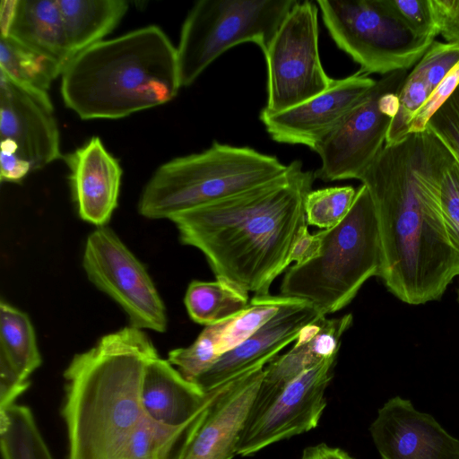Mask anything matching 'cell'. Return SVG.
<instances>
[{
	"label": "cell",
	"instance_id": "17",
	"mask_svg": "<svg viewBox=\"0 0 459 459\" xmlns=\"http://www.w3.org/2000/svg\"><path fill=\"white\" fill-rule=\"evenodd\" d=\"M322 316H325L311 304L290 298L269 322L221 355L195 383L208 393L255 367L267 365L283 348L296 341L305 326Z\"/></svg>",
	"mask_w": 459,
	"mask_h": 459
},
{
	"label": "cell",
	"instance_id": "30",
	"mask_svg": "<svg viewBox=\"0 0 459 459\" xmlns=\"http://www.w3.org/2000/svg\"><path fill=\"white\" fill-rule=\"evenodd\" d=\"M430 93L426 82L411 71L398 92V110L391 121L385 145L395 144L409 135L411 120Z\"/></svg>",
	"mask_w": 459,
	"mask_h": 459
},
{
	"label": "cell",
	"instance_id": "5",
	"mask_svg": "<svg viewBox=\"0 0 459 459\" xmlns=\"http://www.w3.org/2000/svg\"><path fill=\"white\" fill-rule=\"evenodd\" d=\"M319 255L286 272L281 295L311 304L323 316L342 309L363 284L381 273L383 254L374 203L361 184L344 219L320 230Z\"/></svg>",
	"mask_w": 459,
	"mask_h": 459
},
{
	"label": "cell",
	"instance_id": "8",
	"mask_svg": "<svg viewBox=\"0 0 459 459\" xmlns=\"http://www.w3.org/2000/svg\"><path fill=\"white\" fill-rule=\"evenodd\" d=\"M316 4L337 47L368 74L407 71L435 40L417 36L383 0H318Z\"/></svg>",
	"mask_w": 459,
	"mask_h": 459
},
{
	"label": "cell",
	"instance_id": "33",
	"mask_svg": "<svg viewBox=\"0 0 459 459\" xmlns=\"http://www.w3.org/2000/svg\"><path fill=\"white\" fill-rule=\"evenodd\" d=\"M426 128L447 148L459 164V86L429 119Z\"/></svg>",
	"mask_w": 459,
	"mask_h": 459
},
{
	"label": "cell",
	"instance_id": "29",
	"mask_svg": "<svg viewBox=\"0 0 459 459\" xmlns=\"http://www.w3.org/2000/svg\"><path fill=\"white\" fill-rule=\"evenodd\" d=\"M356 194L351 186L311 190L305 200L307 224L321 230L336 226L348 214Z\"/></svg>",
	"mask_w": 459,
	"mask_h": 459
},
{
	"label": "cell",
	"instance_id": "2",
	"mask_svg": "<svg viewBox=\"0 0 459 459\" xmlns=\"http://www.w3.org/2000/svg\"><path fill=\"white\" fill-rule=\"evenodd\" d=\"M314 172L299 160L281 176L169 219L180 242L200 250L216 279L255 295H268L290 266V255L307 224L305 200Z\"/></svg>",
	"mask_w": 459,
	"mask_h": 459
},
{
	"label": "cell",
	"instance_id": "16",
	"mask_svg": "<svg viewBox=\"0 0 459 459\" xmlns=\"http://www.w3.org/2000/svg\"><path fill=\"white\" fill-rule=\"evenodd\" d=\"M369 431L381 459H459V439L400 396L378 410Z\"/></svg>",
	"mask_w": 459,
	"mask_h": 459
},
{
	"label": "cell",
	"instance_id": "27",
	"mask_svg": "<svg viewBox=\"0 0 459 459\" xmlns=\"http://www.w3.org/2000/svg\"><path fill=\"white\" fill-rule=\"evenodd\" d=\"M194 421L169 426L146 416L130 437L118 459H172L174 449Z\"/></svg>",
	"mask_w": 459,
	"mask_h": 459
},
{
	"label": "cell",
	"instance_id": "23",
	"mask_svg": "<svg viewBox=\"0 0 459 459\" xmlns=\"http://www.w3.org/2000/svg\"><path fill=\"white\" fill-rule=\"evenodd\" d=\"M33 325L29 316L9 303H0V366L16 373L22 380L41 365Z\"/></svg>",
	"mask_w": 459,
	"mask_h": 459
},
{
	"label": "cell",
	"instance_id": "32",
	"mask_svg": "<svg viewBox=\"0 0 459 459\" xmlns=\"http://www.w3.org/2000/svg\"><path fill=\"white\" fill-rule=\"evenodd\" d=\"M391 13L417 36L434 37L439 34L431 0H383Z\"/></svg>",
	"mask_w": 459,
	"mask_h": 459
},
{
	"label": "cell",
	"instance_id": "31",
	"mask_svg": "<svg viewBox=\"0 0 459 459\" xmlns=\"http://www.w3.org/2000/svg\"><path fill=\"white\" fill-rule=\"evenodd\" d=\"M459 63V44L433 41L412 73L422 78L431 91Z\"/></svg>",
	"mask_w": 459,
	"mask_h": 459
},
{
	"label": "cell",
	"instance_id": "13",
	"mask_svg": "<svg viewBox=\"0 0 459 459\" xmlns=\"http://www.w3.org/2000/svg\"><path fill=\"white\" fill-rule=\"evenodd\" d=\"M265 366L255 367L221 385L186 433L172 459H232Z\"/></svg>",
	"mask_w": 459,
	"mask_h": 459
},
{
	"label": "cell",
	"instance_id": "15",
	"mask_svg": "<svg viewBox=\"0 0 459 459\" xmlns=\"http://www.w3.org/2000/svg\"><path fill=\"white\" fill-rule=\"evenodd\" d=\"M0 137L30 164L32 171L61 158L50 97L29 91L1 73Z\"/></svg>",
	"mask_w": 459,
	"mask_h": 459
},
{
	"label": "cell",
	"instance_id": "25",
	"mask_svg": "<svg viewBox=\"0 0 459 459\" xmlns=\"http://www.w3.org/2000/svg\"><path fill=\"white\" fill-rule=\"evenodd\" d=\"M191 319L205 326L226 321L241 312L249 303L247 292L222 280L193 281L185 295Z\"/></svg>",
	"mask_w": 459,
	"mask_h": 459
},
{
	"label": "cell",
	"instance_id": "38",
	"mask_svg": "<svg viewBox=\"0 0 459 459\" xmlns=\"http://www.w3.org/2000/svg\"><path fill=\"white\" fill-rule=\"evenodd\" d=\"M321 246V232L312 234L308 230V225L303 226L294 242L290 263L295 262L294 264L299 265L316 258L320 253Z\"/></svg>",
	"mask_w": 459,
	"mask_h": 459
},
{
	"label": "cell",
	"instance_id": "36",
	"mask_svg": "<svg viewBox=\"0 0 459 459\" xmlns=\"http://www.w3.org/2000/svg\"><path fill=\"white\" fill-rule=\"evenodd\" d=\"M439 34L448 43L459 44V0H431Z\"/></svg>",
	"mask_w": 459,
	"mask_h": 459
},
{
	"label": "cell",
	"instance_id": "28",
	"mask_svg": "<svg viewBox=\"0 0 459 459\" xmlns=\"http://www.w3.org/2000/svg\"><path fill=\"white\" fill-rule=\"evenodd\" d=\"M226 321L205 326L191 345L169 352L168 360L185 378L195 382L218 359L216 343Z\"/></svg>",
	"mask_w": 459,
	"mask_h": 459
},
{
	"label": "cell",
	"instance_id": "10",
	"mask_svg": "<svg viewBox=\"0 0 459 459\" xmlns=\"http://www.w3.org/2000/svg\"><path fill=\"white\" fill-rule=\"evenodd\" d=\"M318 11L316 2L298 1L264 52L267 100L261 112L287 110L332 85L319 54Z\"/></svg>",
	"mask_w": 459,
	"mask_h": 459
},
{
	"label": "cell",
	"instance_id": "6",
	"mask_svg": "<svg viewBox=\"0 0 459 459\" xmlns=\"http://www.w3.org/2000/svg\"><path fill=\"white\" fill-rule=\"evenodd\" d=\"M287 169L275 156L213 142L201 152L160 165L141 194L138 212L147 219L169 220L273 180Z\"/></svg>",
	"mask_w": 459,
	"mask_h": 459
},
{
	"label": "cell",
	"instance_id": "7",
	"mask_svg": "<svg viewBox=\"0 0 459 459\" xmlns=\"http://www.w3.org/2000/svg\"><path fill=\"white\" fill-rule=\"evenodd\" d=\"M297 0H200L189 11L177 47L182 87L191 85L221 55L243 43L263 53Z\"/></svg>",
	"mask_w": 459,
	"mask_h": 459
},
{
	"label": "cell",
	"instance_id": "1",
	"mask_svg": "<svg viewBox=\"0 0 459 459\" xmlns=\"http://www.w3.org/2000/svg\"><path fill=\"white\" fill-rule=\"evenodd\" d=\"M455 160L429 130L383 147L358 180L375 205L383 254L379 277L410 305L437 300L459 275L440 207V184Z\"/></svg>",
	"mask_w": 459,
	"mask_h": 459
},
{
	"label": "cell",
	"instance_id": "19",
	"mask_svg": "<svg viewBox=\"0 0 459 459\" xmlns=\"http://www.w3.org/2000/svg\"><path fill=\"white\" fill-rule=\"evenodd\" d=\"M80 218L105 226L117 206L122 169L98 136L65 157Z\"/></svg>",
	"mask_w": 459,
	"mask_h": 459
},
{
	"label": "cell",
	"instance_id": "9",
	"mask_svg": "<svg viewBox=\"0 0 459 459\" xmlns=\"http://www.w3.org/2000/svg\"><path fill=\"white\" fill-rule=\"evenodd\" d=\"M408 75L396 71L376 81L315 152L321 165L315 178L324 182L359 179L385 144L398 110V92Z\"/></svg>",
	"mask_w": 459,
	"mask_h": 459
},
{
	"label": "cell",
	"instance_id": "26",
	"mask_svg": "<svg viewBox=\"0 0 459 459\" xmlns=\"http://www.w3.org/2000/svg\"><path fill=\"white\" fill-rule=\"evenodd\" d=\"M289 299L282 295H255L241 312L227 320L216 343V353L221 356L253 335L278 313Z\"/></svg>",
	"mask_w": 459,
	"mask_h": 459
},
{
	"label": "cell",
	"instance_id": "18",
	"mask_svg": "<svg viewBox=\"0 0 459 459\" xmlns=\"http://www.w3.org/2000/svg\"><path fill=\"white\" fill-rule=\"evenodd\" d=\"M352 324V315L319 319L305 326L294 346L277 356L264 368V376L253 403L247 423L258 417L281 390L305 371L326 359L337 356L343 333Z\"/></svg>",
	"mask_w": 459,
	"mask_h": 459
},
{
	"label": "cell",
	"instance_id": "34",
	"mask_svg": "<svg viewBox=\"0 0 459 459\" xmlns=\"http://www.w3.org/2000/svg\"><path fill=\"white\" fill-rule=\"evenodd\" d=\"M440 207L448 236L459 251V164L455 160L442 177Z\"/></svg>",
	"mask_w": 459,
	"mask_h": 459
},
{
	"label": "cell",
	"instance_id": "14",
	"mask_svg": "<svg viewBox=\"0 0 459 459\" xmlns=\"http://www.w3.org/2000/svg\"><path fill=\"white\" fill-rule=\"evenodd\" d=\"M375 83L376 80L359 70L334 79L325 91L287 110L261 112L260 120L273 141L305 145L315 152Z\"/></svg>",
	"mask_w": 459,
	"mask_h": 459
},
{
	"label": "cell",
	"instance_id": "35",
	"mask_svg": "<svg viewBox=\"0 0 459 459\" xmlns=\"http://www.w3.org/2000/svg\"><path fill=\"white\" fill-rule=\"evenodd\" d=\"M459 86V63L431 91L430 95L415 113L409 126V134L425 130L429 119L450 98Z\"/></svg>",
	"mask_w": 459,
	"mask_h": 459
},
{
	"label": "cell",
	"instance_id": "12",
	"mask_svg": "<svg viewBox=\"0 0 459 459\" xmlns=\"http://www.w3.org/2000/svg\"><path fill=\"white\" fill-rule=\"evenodd\" d=\"M336 357L299 375L258 417L247 423L237 455L249 456L273 443L315 429L326 406L325 393L333 377Z\"/></svg>",
	"mask_w": 459,
	"mask_h": 459
},
{
	"label": "cell",
	"instance_id": "4",
	"mask_svg": "<svg viewBox=\"0 0 459 459\" xmlns=\"http://www.w3.org/2000/svg\"><path fill=\"white\" fill-rule=\"evenodd\" d=\"M177 48L157 25L100 41L61 75L65 106L83 120L117 119L163 105L181 88Z\"/></svg>",
	"mask_w": 459,
	"mask_h": 459
},
{
	"label": "cell",
	"instance_id": "39",
	"mask_svg": "<svg viewBox=\"0 0 459 459\" xmlns=\"http://www.w3.org/2000/svg\"><path fill=\"white\" fill-rule=\"evenodd\" d=\"M300 459H355L344 450L318 444L304 449Z\"/></svg>",
	"mask_w": 459,
	"mask_h": 459
},
{
	"label": "cell",
	"instance_id": "3",
	"mask_svg": "<svg viewBox=\"0 0 459 459\" xmlns=\"http://www.w3.org/2000/svg\"><path fill=\"white\" fill-rule=\"evenodd\" d=\"M157 356L150 338L132 325L74 355L64 373L67 459L119 458L146 418L142 382L147 363Z\"/></svg>",
	"mask_w": 459,
	"mask_h": 459
},
{
	"label": "cell",
	"instance_id": "24",
	"mask_svg": "<svg viewBox=\"0 0 459 459\" xmlns=\"http://www.w3.org/2000/svg\"><path fill=\"white\" fill-rule=\"evenodd\" d=\"M64 69L58 61L0 36V73L22 88L49 96L51 84Z\"/></svg>",
	"mask_w": 459,
	"mask_h": 459
},
{
	"label": "cell",
	"instance_id": "11",
	"mask_svg": "<svg viewBox=\"0 0 459 459\" xmlns=\"http://www.w3.org/2000/svg\"><path fill=\"white\" fill-rule=\"evenodd\" d=\"M82 267L91 283L123 308L132 326L166 331V308L151 276L112 230L98 227L88 236Z\"/></svg>",
	"mask_w": 459,
	"mask_h": 459
},
{
	"label": "cell",
	"instance_id": "21",
	"mask_svg": "<svg viewBox=\"0 0 459 459\" xmlns=\"http://www.w3.org/2000/svg\"><path fill=\"white\" fill-rule=\"evenodd\" d=\"M2 37L48 56L65 67L72 59L56 0H2Z\"/></svg>",
	"mask_w": 459,
	"mask_h": 459
},
{
	"label": "cell",
	"instance_id": "22",
	"mask_svg": "<svg viewBox=\"0 0 459 459\" xmlns=\"http://www.w3.org/2000/svg\"><path fill=\"white\" fill-rule=\"evenodd\" d=\"M72 58L104 40L129 8L126 0H56Z\"/></svg>",
	"mask_w": 459,
	"mask_h": 459
},
{
	"label": "cell",
	"instance_id": "20",
	"mask_svg": "<svg viewBox=\"0 0 459 459\" xmlns=\"http://www.w3.org/2000/svg\"><path fill=\"white\" fill-rule=\"evenodd\" d=\"M221 386L204 392L185 378L168 359H152L143 373L141 400L145 415L157 422L181 426L194 421Z\"/></svg>",
	"mask_w": 459,
	"mask_h": 459
},
{
	"label": "cell",
	"instance_id": "37",
	"mask_svg": "<svg viewBox=\"0 0 459 459\" xmlns=\"http://www.w3.org/2000/svg\"><path fill=\"white\" fill-rule=\"evenodd\" d=\"M0 178L2 182L18 183L32 171L30 164L9 144H0Z\"/></svg>",
	"mask_w": 459,
	"mask_h": 459
}]
</instances>
